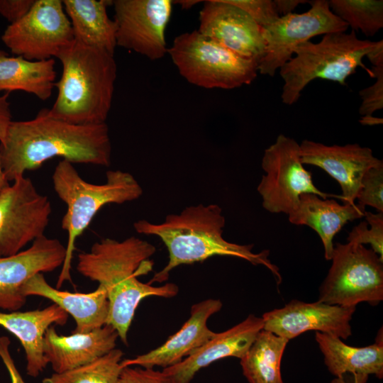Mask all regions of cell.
I'll return each mask as SVG.
<instances>
[{
	"mask_svg": "<svg viewBox=\"0 0 383 383\" xmlns=\"http://www.w3.org/2000/svg\"><path fill=\"white\" fill-rule=\"evenodd\" d=\"M263 326L262 317L250 314L229 329L216 333L190 355L162 371L171 383H189L200 370L218 360L230 357L241 359Z\"/></svg>",
	"mask_w": 383,
	"mask_h": 383,
	"instance_id": "obj_19",
	"label": "cell"
},
{
	"mask_svg": "<svg viewBox=\"0 0 383 383\" xmlns=\"http://www.w3.org/2000/svg\"><path fill=\"white\" fill-rule=\"evenodd\" d=\"M35 0H0V14L10 24L23 18L31 9Z\"/></svg>",
	"mask_w": 383,
	"mask_h": 383,
	"instance_id": "obj_35",
	"label": "cell"
},
{
	"mask_svg": "<svg viewBox=\"0 0 383 383\" xmlns=\"http://www.w3.org/2000/svg\"><path fill=\"white\" fill-rule=\"evenodd\" d=\"M10 344L11 341L8 337L0 336V358L9 374L11 383H26L11 357L9 350Z\"/></svg>",
	"mask_w": 383,
	"mask_h": 383,
	"instance_id": "obj_37",
	"label": "cell"
},
{
	"mask_svg": "<svg viewBox=\"0 0 383 383\" xmlns=\"http://www.w3.org/2000/svg\"><path fill=\"white\" fill-rule=\"evenodd\" d=\"M9 96V93L0 95V144L4 142L8 128L12 121ZM9 184V182L6 180L2 170L0 157V192Z\"/></svg>",
	"mask_w": 383,
	"mask_h": 383,
	"instance_id": "obj_36",
	"label": "cell"
},
{
	"mask_svg": "<svg viewBox=\"0 0 383 383\" xmlns=\"http://www.w3.org/2000/svg\"><path fill=\"white\" fill-rule=\"evenodd\" d=\"M289 340L262 329L240 359L243 374L249 383H284L281 361Z\"/></svg>",
	"mask_w": 383,
	"mask_h": 383,
	"instance_id": "obj_27",
	"label": "cell"
},
{
	"mask_svg": "<svg viewBox=\"0 0 383 383\" xmlns=\"http://www.w3.org/2000/svg\"><path fill=\"white\" fill-rule=\"evenodd\" d=\"M65 254L59 240L43 235L17 254L0 257V309L19 310L26 301L22 287L34 275L62 267Z\"/></svg>",
	"mask_w": 383,
	"mask_h": 383,
	"instance_id": "obj_16",
	"label": "cell"
},
{
	"mask_svg": "<svg viewBox=\"0 0 383 383\" xmlns=\"http://www.w3.org/2000/svg\"><path fill=\"white\" fill-rule=\"evenodd\" d=\"M355 309V306L293 299L282 308L265 313L263 329L289 340L309 331L346 340L352 335L350 322Z\"/></svg>",
	"mask_w": 383,
	"mask_h": 383,
	"instance_id": "obj_15",
	"label": "cell"
},
{
	"mask_svg": "<svg viewBox=\"0 0 383 383\" xmlns=\"http://www.w3.org/2000/svg\"><path fill=\"white\" fill-rule=\"evenodd\" d=\"M222 306L221 300L214 299L193 304L189 318L179 331L157 348L135 357L121 360V367H161L164 369L179 363L215 335L207 326V321Z\"/></svg>",
	"mask_w": 383,
	"mask_h": 383,
	"instance_id": "obj_18",
	"label": "cell"
},
{
	"mask_svg": "<svg viewBox=\"0 0 383 383\" xmlns=\"http://www.w3.org/2000/svg\"><path fill=\"white\" fill-rule=\"evenodd\" d=\"M114 22L116 45L151 60L163 57L168 49L165 29L173 1L170 0H116Z\"/></svg>",
	"mask_w": 383,
	"mask_h": 383,
	"instance_id": "obj_13",
	"label": "cell"
},
{
	"mask_svg": "<svg viewBox=\"0 0 383 383\" xmlns=\"http://www.w3.org/2000/svg\"><path fill=\"white\" fill-rule=\"evenodd\" d=\"M68 313L53 304L43 309L0 312V326L21 342L26 355L28 375L36 377L48 364L43 351V337L53 324L64 326Z\"/></svg>",
	"mask_w": 383,
	"mask_h": 383,
	"instance_id": "obj_22",
	"label": "cell"
},
{
	"mask_svg": "<svg viewBox=\"0 0 383 383\" xmlns=\"http://www.w3.org/2000/svg\"><path fill=\"white\" fill-rule=\"evenodd\" d=\"M225 223L219 206L201 204L186 207L178 214H169L161 223L146 220L134 223L137 233L160 238L169 253L167 264L148 283L165 282L177 267L203 262L213 256L234 257L253 265H262L279 283L281 274L279 268L269 260V250L255 253L252 251V244L240 245L227 241L223 237Z\"/></svg>",
	"mask_w": 383,
	"mask_h": 383,
	"instance_id": "obj_3",
	"label": "cell"
},
{
	"mask_svg": "<svg viewBox=\"0 0 383 383\" xmlns=\"http://www.w3.org/2000/svg\"><path fill=\"white\" fill-rule=\"evenodd\" d=\"M155 247L145 240L131 236L119 241L104 238L94 243L89 252L78 255L77 270L96 282L106 291L109 313L106 324L128 345V333L137 307L148 296L172 298L179 292L174 283L153 286L138 277L152 270L150 257Z\"/></svg>",
	"mask_w": 383,
	"mask_h": 383,
	"instance_id": "obj_2",
	"label": "cell"
},
{
	"mask_svg": "<svg viewBox=\"0 0 383 383\" xmlns=\"http://www.w3.org/2000/svg\"><path fill=\"white\" fill-rule=\"evenodd\" d=\"M353 383H365L368 376L362 374H353ZM332 383H347L343 377H336Z\"/></svg>",
	"mask_w": 383,
	"mask_h": 383,
	"instance_id": "obj_40",
	"label": "cell"
},
{
	"mask_svg": "<svg viewBox=\"0 0 383 383\" xmlns=\"http://www.w3.org/2000/svg\"><path fill=\"white\" fill-rule=\"evenodd\" d=\"M299 146L303 165L317 166L338 182L343 204H355L365 174L372 167L383 164L371 148L357 143L327 145L304 140Z\"/></svg>",
	"mask_w": 383,
	"mask_h": 383,
	"instance_id": "obj_17",
	"label": "cell"
},
{
	"mask_svg": "<svg viewBox=\"0 0 383 383\" xmlns=\"http://www.w3.org/2000/svg\"><path fill=\"white\" fill-rule=\"evenodd\" d=\"M310 4L307 11L280 16L262 28L265 52L257 65L260 74L274 77L292 59L295 49L309 39L348 30V24L331 11L328 1L315 0Z\"/></svg>",
	"mask_w": 383,
	"mask_h": 383,
	"instance_id": "obj_12",
	"label": "cell"
},
{
	"mask_svg": "<svg viewBox=\"0 0 383 383\" xmlns=\"http://www.w3.org/2000/svg\"><path fill=\"white\" fill-rule=\"evenodd\" d=\"M365 211L358 204H340L334 199L305 193L301 194L297 208L288 218L292 224L307 226L315 231L323 245L326 260H331L335 235L348 222L364 217Z\"/></svg>",
	"mask_w": 383,
	"mask_h": 383,
	"instance_id": "obj_23",
	"label": "cell"
},
{
	"mask_svg": "<svg viewBox=\"0 0 383 383\" xmlns=\"http://www.w3.org/2000/svg\"><path fill=\"white\" fill-rule=\"evenodd\" d=\"M177 2H179V4L182 6L183 9H185V8L188 9L199 1H179Z\"/></svg>",
	"mask_w": 383,
	"mask_h": 383,
	"instance_id": "obj_41",
	"label": "cell"
},
{
	"mask_svg": "<svg viewBox=\"0 0 383 383\" xmlns=\"http://www.w3.org/2000/svg\"><path fill=\"white\" fill-rule=\"evenodd\" d=\"M118 383H171L162 371L129 366L123 368Z\"/></svg>",
	"mask_w": 383,
	"mask_h": 383,
	"instance_id": "obj_34",
	"label": "cell"
},
{
	"mask_svg": "<svg viewBox=\"0 0 383 383\" xmlns=\"http://www.w3.org/2000/svg\"><path fill=\"white\" fill-rule=\"evenodd\" d=\"M167 52L187 82L206 89H232L250 84L258 72L256 62L237 55L198 30L177 36Z\"/></svg>",
	"mask_w": 383,
	"mask_h": 383,
	"instance_id": "obj_7",
	"label": "cell"
},
{
	"mask_svg": "<svg viewBox=\"0 0 383 383\" xmlns=\"http://www.w3.org/2000/svg\"><path fill=\"white\" fill-rule=\"evenodd\" d=\"M201 35L237 55L259 64L265 52L262 28L226 0L204 1L199 13Z\"/></svg>",
	"mask_w": 383,
	"mask_h": 383,
	"instance_id": "obj_14",
	"label": "cell"
},
{
	"mask_svg": "<svg viewBox=\"0 0 383 383\" xmlns=\"http://www.w3.org/2000/svg\"><path fill=\"white\" fill-rule=\"evenodd\" d=\"M55 65L53 58L31 61L0 50V91H23L45 101L55 87Z\"/></svg>",
	"mask_w": 383,
	"mask_h": 383,
	"instance_id": "obj_26",
	"label": "cell"
},
{
	"mask_svg": "<svg viewBox=\"0 0 383 383\" xmlns=\"http://www.w3.org/2000/svg\"><path fill=\"white\" fill-rule=\"evenodd\" d=\"M261 165L265 174L257 189L263 208L270 213L290 214L297 208L301 194L305 193L341 199L340 196L324 193L315 186L311 172L303 166L299 144L284 134L265 150Z\"/></svg>",
	"mask_w": 383,
	"mask_h": 383,
	"instance_id": "obj_9",
	"label": "cell"
},
{
	"mask_svg": "<svg viewBox=\"0 0 383 383\" xmlns=\"http://www.w3.org/2000/svg\"><path fill=\"white\" fill-rule=\"evenodd\" d=\"M315 339L323 355L328 371L336 377L347 373L374 374L383 377L382 333H378L374 344L366 347H353L341 338L329 333L316 332Z\"/></svg>",
	"mask_w": 383,
	"mask_h": 383,
	"instance_id": "obj_24",
	"label": "cell"
},
{
	"mask_svg": "<svg viewBox=\"0 0 383 383\" xmlns=\"http://www.w3.org/2000/svg\"><path fill=\"white\" fill-rule=\"evenodd\" d=\"M318 301L330 305L377 306L383 300V260L363 245L336 243Z\"/></svg>",
	"mask_w": 383,
	"mask_h": 383,
	"instance_id": "obj_8",
	"label": "cell"
},
{
	"mask_svg": "<svg viewBox=\"0 0 383 383\" xmlns=\"http://www.w3.org/2000/svg\"><path fill=\"white\" fill-rule=\"evenodd\" d=\"M25 297L38 296L52 301L73 317L74 333H87L106 325L109 304L105 289L100 285L89 293L62 291L50 286L42 273L31 277L21 289Z\"/></svg>",
	"mask_w": 383,
	"mask_h": 383,
	"instance_id": "obj_21",
	"label": "cell"
},
{
	"mask_svg": "<svg viewBox=\"0 0 383 383\" xmlns=\"http://www.w3.org/2000/svg\"><path fill=\"white\" fill-rule=\"evenodd\" d=\"M382 43V40L359 39L352 30L326 34L317 43L301 44L294 50L295 56L279 69L284 81L282 102L289 106L295 104L304 89L315 79L346 85V79L357 67L365 69L372 77L362 60Z\"/></svg>",
	"mask_w": 383,
	"mask_h": 383,
	"instance_id": "obj_6",
	"label": "cell"
},
{
	"mask_svg": "<svg viewBox=\"0 0 383 383\" xmlns=\"http://www.w3.org/2000/svg\"><path fill=\"white\" fill-rule=\"evenodd\" d=\"M0 157L11 183L57 157L72 164L109 166L111 143L106 123H71L48 116L43 109L31 120L11 122Z\"/></svg>",
	"mask_w": 383,
	"mask_h": 383,
	"instance_id": "obj_1",
	"label": "cell"
},
{
	"mask_svg": "<svg viewBox=\"0 0 383 383\" xmlns=\"http://www.w3.org/2000/svg\"><path fill=\"white\" fill-rule=\"evenodd\" d=\"M372 63L371 72L376 82L369 87L360 91L362 102L359 113L362 116H371L383 108V44L367 57Z\"/></svg>",
	"mask_w": 383,
	"mask_h": 383,
	"instance_id": "obj_30",
	"label": "cell"
},
{
	"mask_svg": "<svg viewBox=\"0 0 383 383\" xmlns=\"http://www.w3.org/2000/svg\"><path fill=\"white\" fill-rule=\"evenodd\" d=\"M365 221L353 227L347 238L348 243L370 244L371 249L383 260V213L365 211Z\"/></svg>",
	"mask_w": 383,
	"mask_h": 383,
	"instance_id": "obj_31",
	"label": "cell"
},
{
	"mask_svg": "<svg viewBox=\"0 0 383 383\" xmlns=\"http://www.w3.org/2000/svg\"><path fill=\"white\" fill-rule=\"evenodd\" d=\"M106 182L91 184L81 177L72 163L60 160L52 175L53 188L66 204L61 226L67 233L66 254L56 288L72 281L71 267L77 239L84 233L98 211L109 204H123L140 198L143 189L129 172H106Z\"/></svg>",
	"mask_w": 383,
	"mask_h": 383,
	"instance_id": "obj_5",
	"label": "cell"
},
{
	"mask_svg": "<svg viewBox=\"0 0 383 383\" xmlns=\"http://www.w3.org/2000/svg\"><path fill=\"white\" fill-rule=\"evenodd\" d=\"M360 123L364 126H375L382 123V118L371 116H362Z\"/></svg>",
	"mask_w": 383,
	"mask_h": 383,
	"instance_id": "obj_39",
	"label": "cell"
},
{
	"mask_svg": "<svg viewBox=\"0 0 383 383\" xmlns=\"http://www.w3.org/2000/svg\"><path fill=\"white\" fill-rule=\"evenodd\" d=\"M52 206L25 175L16 178L0 192V257L23 250L45 235Z\"/></svg>",
	"mask_w": 383,
	"mask_h": 383,
	"instance_id": "obj_11",
	"label": "cell"
},
{
	"mask_svg": "<svg viewBox=\"0 0 383 383\" xmlns=\"http://www.w3.org/2000/svg\"><path fill=\"white\" fill-rule=\"evenodd\" d=\"M57 58L62 72L55 84L56 100L52 108L45 109L46 113L74 124L105 123L117 73L113 55L74 40Z\"/></svg>",
	"mask_w": 383,
	"mask_h": 383,
	"instance_id": "obj_4",
	"label": "cell"
},
{
	"mask_svg": "<svg viewBox=\"0 0 383 383\" xmlns=\"http://www.w3.org/2000/svg\"><path fill=\"white\" fill-rule=\"evenodd\" d=\"M245 11L261 28H265L280 16L272 0H226Z\"/></svg>",
	"mask_w": 383,
	"mask_h": 383,
	"instance_id": "obj_33",
	"label": "cell"
},
{
	"mask_svg": "<svg viewBox=\"0 0 383 383\" xmlns=\"http://www.w3.org/2000/svg\"><path fill=\"white\" fill-rule=\"evenodd\" d=\"M328 4L354 31L373 36L383 27L382 0H331Z\"/></svg>",
	"mask_w": 383,
	"mask_h": 383,
	"instance_id": "obj_29",
	"label": "cell"
},
{
	"mask_svg": "<svg viewBox=\"0 0 383 383\" xmlns=\"http://www.w3.org/2000/svg\"><path fill=\"white\" fill-rule=\"evenodd\" d=\"M307 1L302 0H274L277 11L280 16L292 13L300 4H305Z\"/></svg>",
	"mask_w": 383,
	"mask_h": 383,
	"instance_id": "obj_38",
	"label": "cell"
},
{
	"mask_svg": "<svg viewBox=\"0 0 383 383\" xmlns=\"http://www.w3.org/2000/svg\"><path fill=\"white\" fill-rule=\"evenodd\" d=\"M118 335L109 324L87 333L59 335L55 327L43 337V351L55 373H62L88 364L116 348Z\"/></svg>",
	"mask_w": 383,
	"mask_h": 383,
	"instance_id": "obj_20",
	"label": "cell"
},
{
	"mask_svg": "<svg viewBox=\"0 0 383 383\" xmlns=\"http://www.w3.org/2000/svg\"><path fill=\"white\" fill-rule=\"evenodd\" d=\"M1 40L13 54L39 61L57 57L74 38L62 1L35 0L23 18L7 26Z\"/></svg>",
	"mask_w": 383,
	"mask_h": 383,
	"instance_id": "obj_10",
	"label": "cell"
},
{
	"mask_svg": "<svg viewBox=\"0 0 383 383\" xmlns=\"http://www.w3.org/2000/svg\"><path fill=\"white\" fill-rule=\"evenodd\" d=\"M123 353L114 348L96 360L62 372L54 373L42 383H118Z\"/></svg>",
	"mask_w": 383,
	"mask_h": 383,
	"instance_id": "obj_28",
	"label": "cell"
},
{
	"mask_svg": "<svg viewBox=\"0 0 383 383\" xmlns=\"http://www.w3.org/2000/svg\"><path fill=\"white\" fill-rule=\"evenodd\" d=\"M356 200L364 208L370 206L383 213V164L372 167L365 174Z\"/></svg>",
	"mask_w": 383,
	"mask_h": 383,
	"instance_id": "obj_32",
	"label": "cell"
},
{
	"mask_svg": "<svg viewBox=\"0 0 383 383\" xmlns=\"http://www.w3.org/2000/svg\"><path fill=\"white\" fill-rule=\"evenodd\" d=\"M111 3L106 0L62 1L75 41L114 54L116 26L107 13V6Z\"/></svg>",
	"mask_w": 383,
	"mask_h": 383,
	"instance_id": "obj_25",
	"label": "cell"
}]
</instances>
